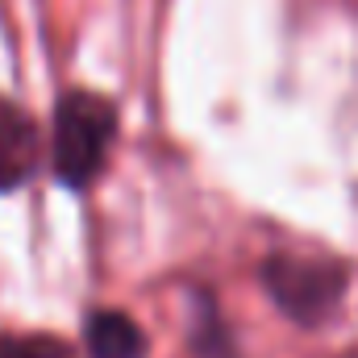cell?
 I'll return each instance as SVG.
<instances>
[{
  "label": "cell",
  "instance_id": "obj_1",
  "mask_svg": "<svg viewBox=\"0 0 358 358\" xmlns=\"http://www.w3.org/2000/svg\"><path fill=\"white\" fill-rule=\"evenodd\" d=\"M117 142V104L100 92L76 88L55 104V138H50V167L55 179L71 192L88 187L104 171L108 150Z\"/></svg>",
  "mask_w": 358,
  "mask_h": 358
},
{
  "label": "cell",
  "instance_id": "obj_2",
  "mask_svg": "<svg viewBox=\"0 0 358 358\" xmlns=\"http://www.w3.org/2000/svg\"><path fill=\"white\" fill-rule=\"evenodd\" d=\"M267 296L296 325H321L346 296V267L308 255H271L263 263Z\"/></svg>",
  "mask_w": 358,
  "mask_h": 358
},
{
  "label": "cell",
  "instance_id": "obj_3",
  "mask_svg": "<svg viewBox=\"0 0 358 358\" xmlns=\"http://www.w3.org/2000/svg\"><path fill=\"white\" fill-rule=\"evenodd\" d=\"M42 159V134L25 108H17L8 96H0V192H17L38 171Z\"/></svg>",
  "mask_w": 358,
  "mask_h": 358
},
{
  "label": "cell",
  "instance_id": "obj_4",
  "mask_svg": "<svg viewBox=\"0 0 358 358\" xmlns=\"http://www.w3.org/2000/svg\"><path fill=\"white\" fill-rule=\"evenodd\" d=\"M84 350H88V358H146L150 342L129 313L92 308L84 317Z\"/></svg>",
  "mask_w": 358,
  "mask_h": 358
},
{
  "label": "cell",
  "instance_id": "obj_5",
  "mask_svg": "<svg viewBox=\"0 0 358 358\" xmlns=\"http://www.w3.org/2000/svg\"><path fill=\"white\" fill-rule=\"evenodd\" d=\"M200 300H204V313H200V325L192 329V346H187L192 358H238L229 325L217 317V308H213L208 296H200Z\"/></svg>",
  "mask_w": 358,
  "mask_h": 358
},
{
  "label": "cell",
  "instance_id": "obj_6",
  "mask_svg": "<svg viewBox=\"0 0 358 358\" xmlns=\"http://www.w3.org/2000/svg\"><path fill=\"white\" fill-rule=\"evenodd\" d=\"M0 358H76L55 334H0Z\"/></svg>",
  "mask_w": 358,
  "mask_h": 358
}]
</instances>
